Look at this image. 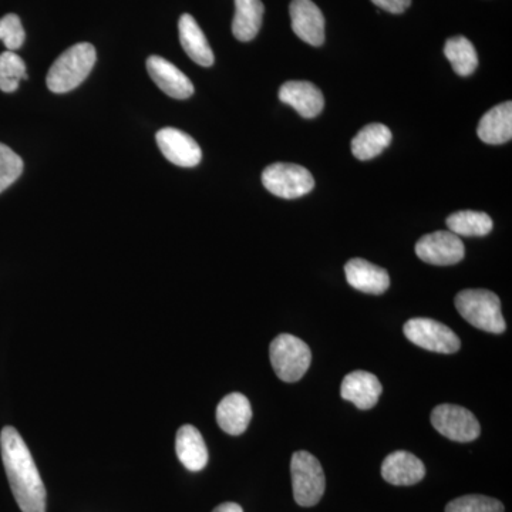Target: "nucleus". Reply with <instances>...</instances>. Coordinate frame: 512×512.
<instances>
[{"instance_id": "obj_1", "label": "nucleus", "mask_w": 512, "mask_h": 512, "mask_svg": "<svg viewBox=\"0 0 512 512\" xmlns=\"http://www.w3.org/2000/svg\"><path fill=\"white\" fill-rule=\"evenodd\" d=\"M0 450L13 497L22 512H46V488L35 460L19 431L12 426L0 433Z\"/></svg>"}, {"instance_id": "obj_2", "label": "nucleus", "mask_w": 512, "mask_h": 512, "mask_svg": "<svg viewBox=\"0 0 512 512\" xmlns=\"http://www.w3.org/2000/svg\"><path fill=\"white\" fill-rule=\"evenodd\" d=\"M97 53L90 43H77L62 53L47 73L46 84L50 92L69 93L79 87L92 73Z\"/></svg>"}, {"instance_id": "obj_3", "label": "nucleus", "mask_w": 512, "mask_h": 512, "mask_svg": "<svg viewBox=\"0 0 512 512\" xmlns=\"http://www.w3.org/2000/svg\"><path fill=\"white\" fill-rule=\"evenodd\" d=\"M456 308L474 328L488 333H504L507 329L500 298L487 289L461 291L456 296Z\"/></svg>"}, {"instance_id": "obj_4", "label": "nucleus", "mask_w": 512, "mask_h": 512, "mask_svg": "<svg viewBox=\"0 0 512 512\" xmlns=\"http://www.w3.org/2000/svg\"><path fill=\"white\" fill-rule=\"evenodd\" d=\"M269 356L276 376L286 383L301 380L312 362L309 346L289 333H282L272 340Z\"/></svg>"}, {"instance_id": "obj_5", "label": "nucleus", "mask_w": 512, "mask_h": 512, "mask_svg": "<svg viewBox=\"0 0 512 512\" xmlns=\"http://www.w3.org/2000/svg\"><path fill=\"white\" fill-rule=\"evenodd\" d=\"M293 498L301 507H313L325 494L326 478L318 458L296 451L291 460Z\"/></svg>"}, {"instance_id": "obj_6", "label": "nucleus", "mask_w": 512, "mask_h": 512, "mask_svg": "<svg viewBox=\"0 0 512 512\" xmlns=\"http://www.w3.org/2000/svg\"><path fill=\"white\" fill-rule=\"evenodd\" d=\"M262 184L266 190L279 198L295 200L309 194L315 188L311 171L298 164L276 163L262 173Z\"/></svg>"}, {"instance_id": "obj_7", "label": "nucleus", "mask_w": 512, "mask_h": 512, "mask_svg": "<svg viewBox=\"0 0 512 512\" xmlns=\"http://www.w3.org/2000/svg\"><path fill=\"white\" fill-rule=\"evenodd\" d=\"M404 336L429 352L453 355L461 348V340L448 326L429 318H414L404 325Z\"/></svg>"}, {"instance_id": "obj_8", "label": "nucleus", "mask_w": 512, "mask_h": 512, "mask_svg": "<svg viewBox=\"0 0 512 512\" xmlns=\"http://www.w3.org/2000/svg\"><path fill=\"white\" fill-rule=\"evenodd\" d=\"M431 424L441 436L457 443H470L481 433L477 417L470 410L454 404L437 406L431 413Z\"/></svg>"}, {"instance_id": "obj_9", "label": "nucleus", "mask_w": 512, "mask_h": 512, "mask_svg": "<svg viewBox=\"0 0 512 512\" xmlns=\"http://www.w3.org/2000/svg\"><path fill=\"white\" fill-rule=\"evenodd\" d=\"M416 254L426 264L456 265L466 255L463 241L450 231H437L424 235L416 244Z\"/></svg>"}, {"instance_id": "obj_10", "label": "nucleus", "mask_w": 512, "mask_h": 512, "mask_svg": "<svg viewBox=\"0 0 512 512\" xmlns=\"http://www.w3.org/2000/svg\"><path fill=\"white\" fill-rule=\"evenodd\" d=\"M157 146L170 163L192 168L201 163L202 151L197 141L177 128L167 127L158 131Z\"/></svg>"}, {"instance_id": "obj_11", "label": "nucleus", "mask_w": 512, "mask_h": 512, "mask_svg": "<svg viewBox=\"0 0 512 512\" xmlns=\"http://www.w3.org/2000/svg\"><path fill=\"white\" fill-rule=\"evenodd\" d=\"M292 29L295 35L311 46L325 42V18L322 10L312 0H292L289 6Z\"/></svg>"}, {"instance_id": "obj_12", "label": "nucleus", "mask_w": 512, "mask_h": 512, "mask_svg": "<svg viewBox=\"0 0 512 512\" xmlns=\"http://www.w3.org/2000/svg\"><path fill=\"white\" fill-rule=\"evenodd\" d=\"M147 70L153 82L167 96L177 100L190 99L194 94V84L177 66L160 56L147 59Z\"/></svg>"}, {"instance_id": "obj_13", "label": "nucleus", "mask_w": 512, "mask_h": 512, "mask_svg": "<svg viewBox=\"0 0 512 512\" xmlns=\"http://www.w3.org/2000/svg\"><path fill=\"white\" fill-rule=\"evenodd\" d=\"M279 100L288 104L298 111L303 119H313L322 113L325 107V97L320 92L319 87L311 82H301V80H291L282 84L279 89Z\"/></svg>"}, {"instance_id": "obj_14", "label": "nucleus", "mask_w": 512, "mask_h": 512, "mask_svg": "<svg viewBox=\"0 0 512 512\" xmlns=\"http://www.w3.org/2000/svg\"><path fill=\"white\" fill-rule=\"evenodd\" d=\"M383 387L375 375L363 370L349 373L340 386V396L359 410H370L379 402Z\"/></svg>"}, {"instance_id": "obj_15", "label": "nucleus", "mask_w": 512, "mask_h": 512, "mask_svg": "<svg viewBox=\"0 0 512 512\" xmlns=\"http://www.w3.org/2000/svg\"><path fill=\"white\" fill-rule=\"evenodd\" d=\"M345 274L346 281L352 288L369 295H382L390 286L389 272L370 264L366 259H350L345 265Z\"/></svg>"}, {"instance_id": "obj_16", "label": "nucleus", "mask_w": 512, "mask_h": 512, "mask_svg": "<svg viewBox=\"0 0 512 512\" xmlns=\"http://www.w3.org/2000/svg\"><path fill=\"white\" fill-rule=\"evenodd\" d=\"M426 476V467L420 458L409 451H394L384 458L382 477L393 485H414Z\"/></svg>"}, {"instance_id": "obj_17", "label": "nucleus", "mask_w": 512, "mask_h": 512, "mask_svg": "<svg viewBox=\"0 0 512 512\" xmlns=\"http://www.w3.org/2000/svg\"><path fill=\"white\" fill-rule=\"evenodd\" d=\"M477 134L481 141L490 146H500L512 138V103L504 101L481 117Z\"/></svg>"}, {"instance_id": "obj_18", "label": "nucleus", "mask_w": 512, "mask_h": 512, "mask_svg": "<svg viewBox=\"0 0 512 512\" xmlns=\"http://www.w3.org/2000/svg\"><path fill=\"white\" fill-rule=\"evenodd\" d=\"M252 419L251 403L244 394L231 393L217 407L218 426L231 436L245 433Z\"/></svg>"}, {"instance_id": "obj_19", "label": "nucleus", "mask_w": 512, "mask_h": 512, "mask_svg": "<svg viewBox=\"0 0 512 512\" xmlns=\"http://www.w3.org/2000/svg\"><path fill=\"white\" fill-rule=\"evenodd\" d=\"M175 451L178 460L187 470L201 471L208 464V450L200 431L191 424H185L177 431Z\"/></svg>"}, {"instance_id": "obj_20", "label": "nucleus", "mask_w": 512, "mask_h": 512, "mask_svg": "<svg viewBox=\"0 0 512 512\" xmlns=\"http://www.w3.org/2000/svg\"><path fill=\"white\" fill-rule=\"evenodd\" d=\"M178 30H180L181 46L190 59L202 67H211L214 64V52L197 20L185 13L178 22Z\"/></svg>"}, {"instance_id": "obj_21", "label": "nucleus", "mask_w": 512, "mask_h": 512, "mask_svg": "<svg viewBox=\"0 0 512 512\" xmlns=\"http://www.w3.org/2000/svg\"><path fill=\"white\" fill-rule=\"evenodd\" d=\"M390 128L380 123L367 124L352 140L353 156L360 161H369L382 154L392 143Z\"/></svg>"}, {"instance_id": "obj_22", "label": "nucleus", "mask_w": 512, "mask_h": 512, "mask_svg": "<svg viewBox=\"0 0 512 512\" xmlns=\"http://www.w3.org/2000/svg\"><path fill=\"white\" fill-rule=\"evenodd\" d=\"M264 12V3L261 0H235L232 33L239 42H251L255 39L261 30Z\"/></svg>"}, {"instance_id": "obj_23", "label": "nucleus", "mask_w": 512, "mask_h": 512, "mask_svg": "<svg viewBox=\"0 0 512 512\" xmlns=\"http://www.w3.org/2000/svg\"><path fill=\"white\" fill-rule=\"evenodd\" d=\"M448 231L457 237H485L493 231L490 215L478 211H458L447 218Z\"/></svg>"}, {"instance_id": "obj_24", "label": "nucleus", "mask_w": 512, "mask_h": 512, "mask_svg": "<svg viewBox=\"0 0 512 512\" xmlns=\"http://www.w3.org/2000/svg\"><path fill=\"white\" fill-rule=\"evenodd\" d=\"M444 55L461 77L471 76L478 67L476 47L464 36L451 37L444 46Z\"/></svg>"}, {"instance_id": "obj_25", "label": "nucleus", "mask_w": 512, "mask_h": 512, "mask_svg": "<svg viewBox=\"0 0 512 512\" xmlns=\"http://www.w3.org/2000/svg\"><path fill=\"white\" fill-rule=\"evenodd\" d=\"M28 79L26 64L22 57L15 52H5L0 55V90L13 93L19 89V83Z\"/></svg>"}, {"instance_id": "obj_26", "label": "nucleus", "mask_w": 512, "mask_h": 512, "mask_svg": "<svg viewBox=\"0 0 512 512\" xmlns=\"http://www.w3.org/2000/svg\"><path fill=\"white\" fill-rule=\"evenodd\" d=\"M501 501L485 495H464L447 504L446 512H504Z\"/></svg>"}, {"instance_id": "obj_27", "label": "nucleus", "mask_w": 512, "mask_h": 512, "mask_svg": "<svg viewBox=\"0 0 512 512\" xmlns=\"http://www.w3.org/2000/svg\"><path fill=\"white\" fill-rule=\"evenodd\" d=\"M23 173V160L8 146L0 143V192L9 188Z\"/></svg>"}, {"instance_id": "obj_28", "label": "nucleus", "mask_w": 512, "mask_h": 512, "mask_svg": "<svg viewBox=\"0 0 512 512\" xmlns=\"http://www.w3.org/2000/svg\"><path fill=\"white\" fill-rule=\"evenodd\" d=\"M25 37V29H23L18 15L10 13L0 19V40L9 52H16L20 49L25 42Z\"/></svg>"}, {"instance_id": "obj_29", "label": "nucleus", "mask_w": 512, "mask_h": 512, "mask_svg": "<svg viewBox=\"0 0 512 512\" xmlns=\"http://www.w3.org/2000/svg\"><path fill=\"white\" fill-rule=\"evenodd\" d=\"M377 8L386 10V12L394 13V15H400V13L406 12V9L412 5V0H372Z\"/></svg>"}, {"instance_id": "obj_30", "label": "nucleus", "mask_w": 512, "mask_h": 512, "mask_svg": "<svg viewBox=\"0 0 512 512\" xmlns=\"http://www.w3.org/2000/svg\"><path fill=\"white\" fill-rule=\"evenodd\" d=\"M212 512H244V510H242L241 505L237 503H224L218 505Z\"/></svg>"}]
</instances>
